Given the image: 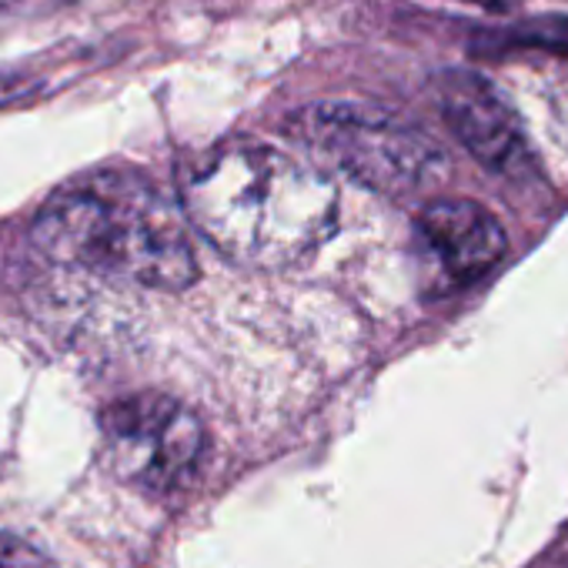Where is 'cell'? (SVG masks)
<instances>
[{"label":"cell","mask_w":568,"mask_h":568,"mask_svg":"<svg viewBox=\"0 0 568 568\" xmlns=\"http://www.w3.org/2000/svg\"><path fill=\"white\" fill-rule=\"evenodd\" d=\"M418 237L458 284L478 281L508 251V234L498 217L468 197L432 201L418 214Z\"/></svg>","instance_id":"6"},{"label":"cell","mask_w":568,"mask_h":568,"mask_svg":"<svg viewBox=\"0 0 568 568\" xmlns=\"http://www.w3.org/2000/svg\"><path fill=\"white\" fill-rule=\"evenodd\" d=\"M78 0H0V14H18V18H48L61 8H71Z\"/></svg>","instance_id":"9"},{"label":"cell","mask_w":568,"mask_h":568,"mask_svg":"<svg viewBox=\"0 0 568 568\" xmlns=\"http://www.w3.org/2000/svg\"><path fill=\"white\" fill-rule=\"evenodd\" d=\"M181 207L214 251L251 271L295 267L338 227L335 181L295 154L254 141L201 154L181 178Z\"/></svg>","instance_id":"1"},{"label":"cell","mask_w":568,"mask_h":568,"mask_svg":"<svg viewBox=\"0 0 568 568\" xmlns=\"http://www.w3.org/2000/svg\"><path fill=\"white\" fill-rule=\"evenodd\" d=\"M435 101L458 144L488 171L518 178L531 168L525 128L505 94L478 71L452 68L435 78Z\"/></svg>","instance_id":"5"},{"label":"cell","mask_w":568,"mask_h":568,"mask_svg":"<svg viewBox=\"0 0 568 568\" xmlns=\"http://www.w3.org/2000/svg\"><path fill=\"white\" fill-rule=\"evenodd\" d=\"M485 41H491L495 48H531V51H551L568 58V14H551L521 28H508L501 34H488Z\"/></svg>","instance_id":"7"},{"label":"cell","mask_w":568,"mask_h":568,"mask_svg":"<svg viewBox=\"0 0 568 568\" xmlns=\"http://www.w3.org/2000/svg\"><path fill=\"white\" fill-rule=\"evenodd\" d=\"M288 134L318 161L378 194H415L435 187L448 171L445 151L422 128L358 101L308 104L292 118Z\"/></svg>","instance_id":"3"},{"label":"cell","mask_w":568,"mask_h":568,"mask_svg":"<svg viewBox=\"0 0 568 568\" xmlns=\"http://www.w3.org/2000/svg\"><path fill=\"white\" fill-rule=\"evenodd\" d=\"M101 452L121 481L144 491H174L201 465L204 425L171 395H128L101 412Z\"/></svg>","instance_id":"4"},{"label":"cell","mask_w":568,"mask_h":568,"mask_svg":"<svg viewBox=\"0 0 568 568\" xmlns=\"http://www.w3.org/2000/svg\"><path fill=\"white\" fill-rule=\"evenodd\" d=\"M31 237L58 264L151 292H184L197 277L181 201L134 171H94L58 187Z\"/></svg>","instance_id":"2"},{"label":"cell","mask_w":568,"mask_h":568,"mask_svg":"<svg viewBox=\"0 0 568 568\" xmlns=\"http://www.w3.org/2000/svg\"><path fill=\"white\" fill-rule=\"evenodd\" d=\"M0 568H54V561L24 538L0 531Z\"/></svg>","instance_id":"8"},{"label":"cell","mask_w":568,"mask_h":568,"mask_svg":"<svg viewBox=\"0 0 568 568\" xmlns=\"http://www.w3.org/2000/svg\"><path fill=\"white\" fill-rule=\"evenodd\" d=\"M555 108H558V114L568 121V78H561V84H558V91H555Z\"/></svg>","instance_id":"10"},{"label":"cell","mask_w":568,"mask_h":568,"mask_svg":"<svg viewBox=\"0 0 568 568\" xmlns=\"http://www.w3.org/2000/svg\"><path fill=\"white\" fill-rule=\"evenodd\" d=\"M462 4H475L485 11H505V0H462Z\"/></svg>","instance_id":"11"}]
</instances>
